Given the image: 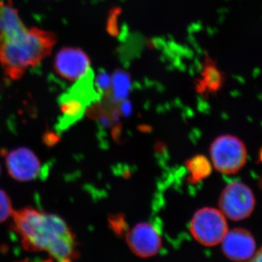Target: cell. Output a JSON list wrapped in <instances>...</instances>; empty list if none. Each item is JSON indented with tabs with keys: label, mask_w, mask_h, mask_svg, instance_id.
<instances>
[{
	"label": "cell",
	"mask_w": 262,
	"mask_h": 262,
	"mask_svg": "<svg viewBox=\"0 0 262 262\" xmlns=\"http://www.w3.org/2000/svg\"><path fill=\"white\" fill-rule=\"evenodd\" d=\"M210 155L213 167L224 174H234L242 169L247 160L244 143L236 136H219L212 142Z\"/></svg>",
	"instance_id": "cell-3"
},
{
	"label": "cell",
	"mask_w": 262,
	"mask_h": 262,
	"mask_svg": "<svg viewBox=\"0 0 262 262\" xmlns=\"http://www.w3.org/2000/svg\"><path fill=\"white\" fill-rule=\"evenodd\" d=\"M94 86L84 80L77 81V83L60 98L62 119L60 128L64 129L80 120L88 106L97 99Z\"/></svg>",
	"instance_id": "cell-6"
},
{
	"label": "cell",
	"mask_w": 262,
	"mask_h": 262,
	"mask_svg": "<svg viewBox=\"0 0 262 262\" xmlns=\"http://www.w3.org/2000/svg\"><path fill=\"white\" fill-rule=\"evenodd\" d=\"M221 244L224 254L232 261L251 260L256 253L255 239L251 232L245 229L228 230Z\"/></svg>",
	"instance_id": "cell-10"
},
{
	"label": "cell",
	"mask_w": 262,
	"mask_h": 262,
	"mask_svg": "<svg viewBox=\"0 0 262 262\" xmlns=\"http://www.w3.org/2000/svg\"><path fill=\"white\" fill-rule=\"evenodd\" d=\"M225 80V75L218 68L216 62L206 54L201 78L194 82L196 92L200 94H216L222 89Z\"/></svg>",
	"instance_id": "cell-11"
},
{
	"label": "cell",
	"mask_w": 262,
	"mask_h": 262,
	"mask_svg": "<svg viewBox=\"0 0 262 262\" xmlns=\"http://www.w3.org/2000/svg\"><path fill=\"white\" fill-rule=\"evenodd\" d=\"M250 261H262V247L255 253L252 258Z\"/></svg>",
	"instance_id": "cell-18"
},
{
	"label": "cell",
	"mask_w": 262,
	"mask_h": 262,
	"mask_svg": "<svg viewBox=\"0 0 262 262\" xmlns=\"http://www.w3.org/2000/svg\"><path fill=\"white\" fill-rule=\"evenodd\" d=\"M0 173H1V167H0Z\"/></svg>",
	"instance_id": "cell-20"
},
{
	"label": "cell",
	"mask_w": 262,
	"mask_h": 262,
	"mask_svg": "<svg viewBox=\"0 0 262 262\" xmlns=\"http://www.w3.org/2000/svg\"><path fill=\"white\" fill-rule=\"evenodd\" d=\"M13 211L9 196L3 189H0V223L8 220L13 215Z\"/></svg>",
	"instance_id": "cell-16"
},
{
	"label": "cell",
	"mask_w": 262,
	"mask_h": 262,
	"mask_svg": "<svg viewBox=\"0 0 262 262\" xmlns=\"http://www.w3.org/2000/svg\"><path fill=\"white\" fill-rule=\"evenodd\" d=\"M121 13L122 9L120 7H115V8H112L108 13L106 29L108 34L113 37H117L120 32L118 27V18Z\"/></svg>",
	"instance_id": "cell-15"
},
{
	"label": "cell",
	"mask_w": 262,
	"mask_h": 262,
	"mask_svg": "<svg viewBox=\"0 0 262 262\" xmlns=\"http://www.w3.org/2000/svg\"><path fill=\"white\" fill-rule=\"evenodd\" d=\"M131 87V78L128 72L123 70H117L112 76L111 92L105 96L110 102L118 103L125 101Z\"/></svg>",
	"instance_id": "cell-13"
},
{
	"label": "cell",
	"mask_w": 262,
	"mask_h": 262,
	"mask_svg": "<svg viewBox=\"0 0 262 262\" xmlns=\"http://www.w3.org/2000/svg\"><path fill=\"white\" fill-rule=\"evenodd\" d=\"M225 217L222 211L215 208L198 210L190 222L191 234L196 242L206 247L220 244L228 232Z\"/></svg>",
	"instance_id": "cell-4"
},
{
	"label": "cell",
	"mask_w": 262,
	"mask_h": 262,
	"mask_svg": "<svg viewBox=\"0 0 262 262\" xmlns=\"http://www.w3.org/2000/svg\"><path fill=\"white\" fill-rule=\"evenodd\" d=\"M126 242L131 251L141 258L152 257L162 248L161 236L151 224L139 223L127 234Z\"/></svg>",
	"instance_id": "cell-8"
},
{
	"label": "cell",
	"mask_w": 262,
	"mask_h": 262,
	"mask_svg": "<svg viewBox=\"0 0 262 262\" xmlns=\"http://www.w3.org/2000/svg\"><path fill=\"white\" fill-rule=\"evenodd\" d=\"M6 166L10 177L19 182H29L41 173V163L37 155L27 147H19L6 155Z\"/></svg>",
	"instance_id": "cell-9"
},
{
	"label": "cell",
	"mask_w": 262,
	"mask_h": 262,
	"mask_svg": "<svg viewBox=\"0 0 262 262\" xmlns=\"http://www.w3.org/2000/svg\"><path fill=\"white\" fill-rule=\"evenodd\" d=\"M13 229L21 239L24 249L46 251L57 261H71L77 257L75 236L58 215L32 207L14 211Z\"/></svg>",
	"instance_id": "cell-1"
},
{
	"label": "cell",
	"mask_w": 262,
	"mask_h": 262,
	"mask_svg": "<svg viewBox=\"0 0 262 262\" xmlns=\"http://www.w3.org/2000/svg\"><path fill=\"white\" fill-rule=\"evenodd\" d=\"M96 84L100 94L108 96L111 92L112 76L106 72H101L96 78Z\"/></svg>",
	"instance_id": "cell-17"
},
{
	"label": "cell",
	"mask_w": 262,
	"mask_h": 262,
	"mask_svg": "<svg viewBox=\"0 0 262 262\" xmlns=\"http://www.w3.org/2000/svg\"><path fill=\"white\" fill-rule=\"evenodd\" d=\"M255 205L252 190L242 182L228 184L222 191L219 201L220 211L229 220L235 222L250 216Z\"/></svg>",
	"instance_id": "cell-5"
},
{
	"label": "cell",
	"mask_w": 262,
	"mask_h": 262,
	"mask_svg": "<svg viewBox=\"0 0 262 262\" xmlns=\"http://www.w3.org/2000/svg\"><path fill=\"white\" fill-rule=\"evenodd\" d=\"M27 29L13 1H0V39L18 37Z\"/></svg>",
	"instance_id": "cell-12"
},
{
	"label": "cell",
	"mask_w": 262,
	"mask_h": 262,
	"mask_svg": "<svg viewBox=\"0 0 262 262\" xmlns=\"http://www.w3.org/2000/svg\"><path fill=\"white\" fill-rule=\"evenodd\" d=\"M260 160H261V161L262 162V149L261 152H260Z\"/></svg>",
	"instance_id": "cell-19"
},
{
	"label": "cell",
	"mask_w": 262,
	"mask_h": 262,
	"mask_svg": "<svg viewBox=\"0 0 262 262\" xmlns=\"http://www.w3.org/2000/svg\"><path fill=\"white\" fill-rule=\"evenodd\" d=\"M53 68L61 78L77 82L91 70V59L80 48H63L55 56Z\"/></svg>",
	"instance_id": "cell-7"
},
{
	"label": "cell",
	"mask_w": 262,
	"mask_h": 262,
	"mask_svg": "<svg viewBox=\"0 0 262 262\" xmlns=\"http://www.w3.org/2000/svg\"><path fill=\"white\" fill-rule=\"evenodd\" d=\"M186 165L189 173V180L192 184L204 180L212 172L211 162L203 155L192 157L187 160Z\"/></svg>",
	"instance_id": "cell-14"
},
{
	"label": "cell",
	"mask_w": 262,
	"mask_h": 262,
	"mask_svg": "<svg viewBox=\"0 0 262 262\" xmlns=\"http://www.w3.org/2000/svg\"><path fill=\"white\" fill-rule=\"evenodd\" d=\"M58 42L54 32L32 27L18 37L0 39V65L5 76L20 80L27 71L51 56Z\"/></svg>",
	"instance_id": "cell-2"
}]
</instances>
